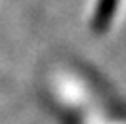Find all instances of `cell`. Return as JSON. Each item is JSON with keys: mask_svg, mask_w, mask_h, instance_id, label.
I'll list each match as a JSON object with an SVG mask.
<instances>
[{"mask_svg": "<svg viewBox=\"0 0 126 124\" xmlns=\"http://www.w3.org/2000/svg\"><path fill=\"white\" fill-rule=\"evenodd\" d=\"M118 0H99L97 4V10L94 14V19H92V29L95 32H103L113 21V14L117 10Z\"/></svg>", "mask_w": 126, "mask_h": 124, "instance_id": "6da1fadb", "label": "cell"}]
</instances>
